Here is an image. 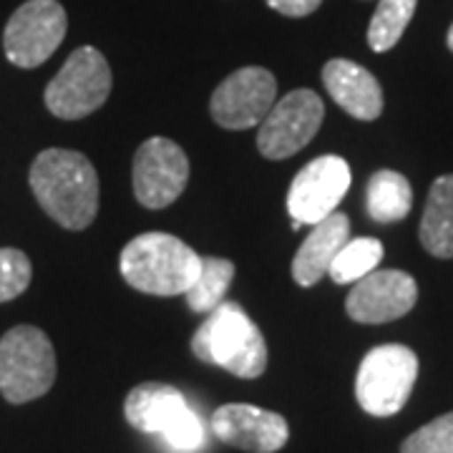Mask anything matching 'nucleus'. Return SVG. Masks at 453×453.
<instances>
[{
	"label": "nucleus",
	"instance_id": "nucleus-6",
	"mask_svg": "<svg viewBox=\"0 0 453 453\" xmlns=\"http://www.w3.org/2000/svg\"><path fill=\"white\" fill-rule=\"evenodd\" d=\"M418 378V357L405 345H378L363 357L356 378V398L371 416H395L411 398Z\"/></svg>",
	"mask_w": 453,
	"mask_h": 453
},
{
	"label": "nucleus",
	"instance_id": "nucleus-2",
	"mask_svg": "<svg viewBox=\"0 0 453 453\" xmlns=\"http://www.w3.org/2000/svg\"><path fill=\"white\" fill-rule=\"evenodd\" d=\"M119 267L134 290L174 297L192 288L202 270V255L166 232H144L124 247Z\"/></svg>",
	"mask_w": 453,
	"mask_h": 453
},
{
	"label": "nucleus",
	"instance_id": "nucleus-4",
	"mask_svg": "<svg viewBox=\"0 0 453 453\" xmlns=\"http://www.w3.org/2000/svg\"><path fill=\"white\" fill-rule=\"evenodd\" d=\"M127 421L142 431L166 441L174 451L192 453L204 443L202 421L187 403L184 393L169 383H142L129 390L124 403Z\"/></svg>",
	"mask_w": 453,
	"mask_h": 453
},
{
	"label": "nucleus",
	"instance_id": "nucleus-23",
	"mask_svg": "<svg viewBox=\"0 0 453 453\" xmlns=\"http://www.w3.org/2000/svg\"><path fill=\"white\" fill-rule=\"evenodd\" d=\"M401 453H453V411L405 438Z\"/></svg>",
	"mask_w": 453,
	"mask_h": 453
},
{
	"label": "nucleus",
	"instance_id": "nucleus-25",
	"mask_svg": "<svg viewBox=\"0 0 453 453\" xmlns=\"http://www.w3.org/2000/svg\"><path fill=\"white\" fill-rule=\"evenodd\" d=\"M446 43H449V49L453 50V26L449 28V38H446Z\"/></svg>",
	"mask_w": 453,
	"mask_h": 453
},
{
	"label": "nucleus",
	"instance_id": "nucleus-19",
	"mask_svg": "<svg viewBox=\"0 0 453 453\" xmlns=\"http://www.w3.org/2000/svg\"><path fill=\"white\" fill-rule=\"evenodd\" d=\"M234 280V262L222 257H202V270L184 292L187 305L195 312H211L225 303V295Z\"/></svg>",
	"mask_w": 453,
	"mask_h": 453
},
{
	"label": "nucleus",
	"instance_id": "nucleus-17",
	"mask_svg": "<svg viewBox=\"0 0 453 453\" xmlns=\"http://www.w3.org/2000/svg\"><path fill=\"white\" fill-rule=\"evenodd\" d=\"M421 242L434 257H453V174H443L431 184L421 219Z\"/></svg>",
	"mask_w": 453,
	"mask_h": 453
},
{
	"label": "nucleus",
	"instance_id": "nucleus-13",
	"mask_svg": "<svg viewBox=\"0 0 453 453\" xmlns=\"http://www.w3.org/2000/svg\"><path fill=\"white\" fill-rule=\"evenodd\" d=\"M418 300L416 280L403 270H372L357 280L345 300L348 315L363 325H383L403 318Z\"/></svg>",
	"mask_w": 453,
	"mask_h": 453
},
{
	"label": "nucleus",
	"instance_id": "nucleus-1",
	"mask_svg": "<svg viewBox=\"0 0 453 453\" xmlns=\"http://www.w3.org/2000/svg\"><path fill=\"white\" fill-rule=\"evenodd\" d=\"M31 189L53 222L79 232L98 214V174L81 151L46 149L31 166Z\"/></svg>",
	"mask_w": 453,
	"mask_h": 453
},
{
	"label": "nucleus",
	"instance_id": "nucleus-12",
	"mask_svg": "<svg viewBox=\"0 0 453 453\" xmlns=\"http://www.w3.org/2000/svg\"><path fill=\"white\" fill-rule=\"evenodd\" d=\"M350 189V166L342 157H320L305 164L288 192L290 217L300 225H318L338 210Z\"/></svg>",
	"mask_w": 453,
	"mask_h": 453
},
{
	"label": "nucleus",
	"instance_id": "nucleus-21",
	"mask_svg": "<svg viewBox=\"0 0 453 453\" xmlns=\"http://www.w3.org/2000/svg\"><path fill=\"white\" fill-rule=\"evenodd\" d=\"M418 0H380L368 26V46L375 53L390 50L408 28L411 18L416 13Z\"/></svg>",
	"mask_w": 453,
	"mask_h": 453
},
{
	"label": "nucleus",
	"instance_id": "nucleus-20",
	"mask_svg": "<svg viewBox=\"0 0 453 453\" xmlns=\"http://www.w3.org/2000/svg\"><path fill=\"white\" fill-rule=\"evenodd\" d=\"M380 259H383L380 240H375V237L348 240L333 259L327 275L333 277V282H338V285H356L357 280H363L365 275H371L372 270H378Z\"/></svg>",
	"mask_w": 453,
	"mask_h": 453
},
{
	"label": "nucleus",
	"instance_id": "nucleus-3",
	"mask_svg": "<svg viewBox=\"0 0 453 453\" xmlns=\"http://www.w3.org/2000/svg\"><path fill=\"white\" fill-rule=\"evenodd\" d=\"M192 353L237 378H259L267 368V342L237 303H222L196 327Z\"/></svg>",
	"mask_w": 453,
	"mask_h": 453
},
{
	"label": "nucleus",
	"instance_id": "nucleus-14",
	"mask_svg": "<svg viewBox=\"0 0 453 453\" xmlns=\"http://www.w3.org/2000/svg\"><path fill=\"white\" fill-rule=\"evenodd\" d=\"M211 431L222 443L247 453H275L290 438V426L280 413L250 403L219 405L211 413Z\"/></svg>",
	"mask_w": 453,
	"mask_h": 453
},
{
	"label": "nucleus",
	"instance_id": "nucleus-11",
	"mask_svg": "<svg viewBox=\"0 0 453 453\" xmlns=\"http://www.w3.org/2000/svg\"><path fill=\"white\" fill-rule=\"evenodd\" d=\"M189 181L184 149L164 136H151L134 157V195L146 210H164L177 202Z\"/></svg>",
	"mask_w": 453,
	"mask_h": 453
},
{
	"label": "nucleus",
	"instance_id": "nucleus-15",
	"mask_svg": "<svg viewBox=\"0 0 453 453\" xmlns=\"http://www.w3.org/2000/svg\"><path fill=\"white\" fill-rule=\"evenodd\" d=\"M323 83L333 101L353 119L372 121L383 113V88L363 65L333 58L323 68Z\"/></svg>",
	"mask_w": 453,
	"mask_h": 453
},
{
	"label": "nucleus",
	"instance_id": "nucleus-18",
	"mask_svg": "<svg viewBox=\"0 0 453 453\" xmlns=\"http://www.w3.org/2000/svg\"><path fill=\"white\" fill-rule=\"evenodd\" d=\"M413 204V189L411 181L390 169L375 172L368 181V192H365V207L371 219L380 225H393L408 217Z\"/></svg>",
	"mask_w": 453,
	"mask_h": 453
},
{
	"label": "nucleus",
	"instance_id": "nucleus-22",
	"mask_svg": "<svg viewBox=\"0 0 453 453\" xmlns=\"http://www.w3.org/2000/svg\"><path fill=\"white\" fill-rule=\"evenodd\" d=\"M33 265L26 252L16 247H0V303L16 300L28 290Z\"/></svg>",
	"mask_w": 453,
	"mask_h": 453
},
{
	"label": "nucleus",
	"instance_id": "nucleus-8",
	"mask_svg": "<svg viewBox=\"0 0 453 453\" xmlns=\"http://www.w3.org/2000/svg\"><path fill=\"white\" fill-rule=\"evenodd\" d=\"M68 18L58 0H28L11 16L3 49L5 58L18 68H35L46 64L64 43Z\"/></svg>",
	"mask_w": 453,
	"mask_h": 453
},
{
	"label": "nucleus",
	"instance_id": "nucleus-7",
	"mask_svg": "<svg viewBox=\"0 0 453 453\" xmlns=\"http://www.w3.org/2000/svg\"><path fill=\"white\" fill-rule=\"evenodd\" d=\"M111 68L104 53L94 46L76 49L56 79L46 86V106L53 116L76 121L94 113L111 94Z\"/></svg>",
	"mask_w": 453,
	"mask_h": 453
},
{
	"label": "nucleus",
	"instance_id": "nucleus-10",
	"mask_svg": "<svg viewBox=\"0 0 453 453\" xmlns=\"http://www.w3.org/2000/svg\"><path fill=\"white\" fill-rule=\"evenodd\" d=\"M275 101V76L262 65H244L214 88L210 111L222 129H252L273 111Z\"/></svg>",
	"mask_w": 453,
	"mask_h": 453
},
{
	"label": "nucleus",
	"instance_id": "nucleus-24",
	"mask_svg": "<svg viewBox=\"0 0 453 453\" xmlns=\"http://www.w3.org/2000/svg\"><path fill=\"white\" fill-rule=\"evenodd\" d=\"M323 0H267V5L288 18H305L320 8Z\"/></svg>",
	"mask_w": 453,
	"mask_h": 453
},
{
	"label": "nucleus",
	"instance_id": "nucleus-16",
	"mask_svg": "<svg viewBox=\"0 0 453 453\" xmlns=\"http://www.w3.org/2000/svg\"><path fill=\"white\" fill-rule=\"evenodd\" d=\"M350 240V219L340 211H333L323 222L312 225L308 240L300 244L292 259V277L300 288H312L330 273L333 259Z\"/></svg>",
	"mask_w": 453,
	"mask_h": 453
},
{
	"label": "nucleus",
	"instance_id": "nucleus-9",
	"mask_svg": "<svg viewBox=\"0 0 453 453\" xmlns=\"http://www.w3.org/2000/svg\"><path fill=\"white\" fill-rule=\"evenodd\" d=\"M323 98L310 88H295L275 101L257 131V149L267 159H288L303 151L323 127Z\"/></svg>",
	"mask_w": 453,
	"mask_h": 453
},
{
	"label": "nucleus",
	"instance_id": "nucleus-5",
	"mask_svg": "<svg viewBox=\"0 0 453 453\" xmlns=\"http://www.w3.org/2000/svg\"><path fill=\"white\" fill-rule=\"evenodd\" d=\"M56 383V350L41 327L18 325L0 338V393L8 403H28Z\"/></svg>",
	"mask_w": 453,
	"mask_h": 453
}]
</instances>
